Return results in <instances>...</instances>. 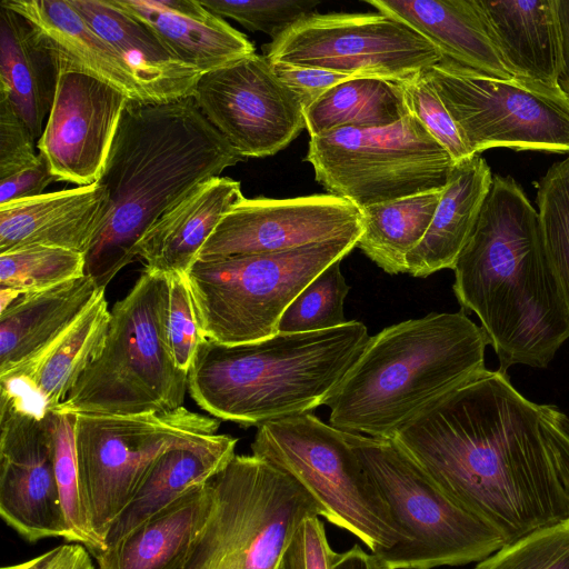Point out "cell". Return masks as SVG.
<instances>
[{
    "mask_svg": "<svg viewBox=\"0 0 569 569\" xmlns=\"http://www.w3.org/2000/svg\"><path fill=\"white\" fill-rule=\"evenodd\" d=\"M337 555L329 545L322 521L313 516L295 531L277 569H331Z\"/></svg>",
    "mask_w": 569,
    "mask_h": 569,
    "instance_id": "7bdbcfd3",
    "label": "cell"
},
{
    "mask_svg": "<svg viewBox=\"0 0 569 569\" xmlns=\"http://www.w3.org/2000/svg\"><path fill=\"white\" fill-rule=\"evenodd\" d=\"M477 1L516 78L563 93L559 87L561 53L553 0Z\"/></svg>",
    "mask_w": 569,
    "mask_h": 569,
    "instance_id": "484cf974",
    "label": "cell"
},
{
    "mask_svg": "<svg viewBox=\"0 0 569 569\" xmlns=\"http://www.w3.org/2000/svg\"><path fill=\"white\" fill-rule=\"evenodd\" d=\"M360 232V209L330 193L243 198L221 219L198 260L287 251Z\"/></svg>",
    "mask_w": 569,
    "mask_h": 569,
    "instance_id": "e0dca14e",
    "label": "cell"
},
{
    "mask_svg": "<svg viewBox=\"0 0 569 569\" xmlns=\"http://www.w3.org/2000/svg\"><path fill=\"white\" fill-rule=\"evenodd\" d=\"M213 505L211 481L136 528L112 548L92 553L98 569H169L191 546Z\"/></svg>",
    "mask_w": 569,
    "mask_h": 569,
    "instance_id": "4dcf8cb0",
    "label": "cell"
},
{
    "mask_svg": "<svg viewBox=\"0 0 569 569\" xmlns=\"http://www.w3.org/2000/svg\"><path fill=\"white\" fill-rule=\"evenodd\" d=\"M536 201L546 250L569 307V156L539 180Z\"/></svg>",
    "mask_w": 569,
    "mask_h": 569,
    "instance_id": "d590c367",
    "label": "cell"
},
{
    "mask_svg": "<svg viewBox=\"0 0 569 569\" xmlns=\"http://www.w3.org/2000/svg\"><path fill=\"white\" fill-rule=\"evenodd\" d=\"M392 439L507 543L569 519V497L546 441L540 405L522 396L505 370L481 369Z\"/></svg>",
    "mask_w": 569,
    "mask_h": 569,
    "instance_id": "6da1fadb",
    "label": "cell"
},
{
    "mask_svg": "<svg viewBox=\"0 0 569 569\" xmlns=\"http://www.w3.org/2000/svg\"><path fill=\"white\" fill-rule=\"evenodd\" d=\"M243 198L240 182L231 178L200 182L146 231L136 258L146 270L186 276L221 219Z\"/></svg>",
    "mask_w": 569,
    "mask_h": 569,
    "instance_id": "7402d4cb",
    "label": "cell"
},
{
    "mask_svg": "<svg viewBox=\"0 0 569 569\" xmlns=\"http://www.w3.org/2000/svg\"><path fill=\"white\" fill-rule=\"evenodd\" d=\"M488 343L463 310L431 312L369 338L326 406L332 427L392 439L436 400L485 367Z\"/></svg>",
    "mask_w": 569,
    "mask_h": 569,
    "instance_id": "277c9868",
    "label": "cell"
},
{
    "mask_svg": "<svg viewBox=\"0 0 569 569\" xmlns=\"http://www.w3.org/2000/svg\"><path fill=\"white\" fill-rule=\"evenodd\" d=\"M52 181L57 180L40 153L37 164L0 180V206L40 196Z\"/></svg>",
    "mask_w": 569,
    "mask_h": 569,
    "instance_id": "bcb514c9",
    "label": "cell"
},
{
    "mask_svg": "<svg viewBox=\"0 0 569 569\" xmlns=\"http://www.w3.org/2000/svg\"><path fill=\"white\" fill-rule=\"evenodd\" d=\"M420 33L443 58L489 76L518 80L506 63L477 0H367Z\"/></svg>",
    "mask_w": 569,
    "mask_h": 569,
    "instance_id": "cb8c5ba5",
    "label": "cell"
},
{
    "mask_svg": "<svg viewBox=\"0 0 569 569\" xmlns=\"http://www.w3.org/2000/svg\"><path fill=\"white\" fill-rule=\"evenodd\" d=\"M0 6L20 13L36 28L52 51L59 71L88 73L117 88L129 100L147 102L124 61L70 0H2Z\"/></svg>",
    "mask_w": 569,
    "mask_h": 569,
    "instance_id": "d4e9b609",
    "label": "cell"
},
{
    "mask_svg": "<svg viewBox=\"0 0 569 569\" xmlns=\"http://www.w3.org/2000/svg\"><path fill=\"white\" fill-rule=\"evenodd\" d=\"M53 416L0 406V516L26 541H71L54 471Z\"/></svg>",
    "mask_w": 569,
    "mask_h": 569,
    "instance_id": "2e32d148",
    "label": "cell"
},
{
    "mask_svg": "<svg viewBox=\"0 0 569 569\" xmlns=\"http://www.w3.org/2000/svg\"><path fill=\"white\" fill-rule=\"evenodd\" d=\"M128 97L88 73L59 71L54 101L37 149L57 181L97 182Z\"/></svg>",
    "mask_w": 569,
    "mask_h": 569,
    "instance_id": "ac0fdd59",
    "label": "cell"
},
{
    "mask_svg": "<svg viewBox=\"0 0 569 569\" xmlns=\"http://www.w3.org/2000/svg\"><path fill=\"white\" fill-rule=\"evenodd\" d=\"M84 254L62 248L27 246L0 253V288L21 297L83 277Z\"/></svg>",
    "mask_w": 569,
    "mask_h": 569,
    "instance_id": "836d02e7",
    "label": "cell"
},
{
    "mask_svg": "<svg viewBox=\"0 0 569 569\" xmlns=\"http://www.w3.org/2000/svg\"><path fill=\"white\" fill-rule=\"evenodd\" d=\"M452 270L453 292L479 318L499 369L546 368L569 338V307L538 211L511 177L493 176Z\"/></svg>",
    "mask_w": 569,
    "mask_h": 569,
    "instance_id": "7a4b0ae2",
    "label": "cell"
},
{
    "mask_svg": "<svg viewBox=\"0 0 569 569\" xmlns=\"http://www.w3.org/2000/svg\"><path fill=\"white\" fill-rule=\"evenodd\" d=\"M36 142L10 102L0 98V180L39 162Z\"/></svg>",
    "mask_w": 569,
    "mask_h": 569,
    "instance_id": "b9f144b4",
    "label": "cell"
},
{
    "mask_svg": "<svg viewBox=\"0 0 569 569\" xmlns=\"http://www.w3.org/2000/svg\"><path fill=\"white\" fill-rule=\"evenodd\" d=\"M475 569H569V519L503 545Z\"/></svg>",
    "mask_w": 569,
    "mask_h": 569,
    "instance_id": "74e56055",
    "label": "cell"
},
{
    "mask_svg": "<svg viewBox=\"0 0 569 569\" xmlns=\"http://www.w3.org/2000/svg\"><path fill=\"white\" fill-rule=\"evenodd\" d=\"M217 418L179 407L137 415L77 413L74 443L90 528L103 537L156 460L176 448L204 449L233 437L217 433ZM103 550V549H102Z\"/></svg>",
    "mask_w": 569,
    "mask_h": 569,
    "instance_id": "30bf717a",
    "label": "cell"
},
{
    "mask_svg": "<svg viewBox=\"0 0 569 569\" xmlns=\"http://www.w3.org/2000/svg\"><path fill=\"white\" fill-rule=\"evenodd\" d=\"M336 261L320 272L287 307L278 332L301 333L327 330L347 322L345 299L350 290Z\"/></svg>",
    "mask_w": 569,
    "mask_h": 569,
    "instance_id": "e575fe53",
    "label": "cell"
},
{
    "mask_svg": "<svg viewBox=\"0 0 569 569\" xmlns=\"http://www.w3.org/2000/svg\"><path fill=\"white\" fill-rule=\"evenodd\" d=\"M271 64L279 79L298 97L303 109L311 106L335 86L356 78L315 67L283 62Z\"/></svg>",
    "mask_w": 569,
    "mask_h": 569,
    "instance_id": "ee69618b",
    "label": "cell"
},
{
    "mask_svg": "<svg viewBox=\"0 0 569 569\" xmlns=\"http://www.w3.org/2000/svg\"><path fill=\"white\" fill-rule=\"evenodd\" d=\"M492 179L488 163L479 154L453 164L425 237L407 257V273L426 278L443 269H453L478 220Z\"/></svg>",
    "mask_w": 569,
    "mask_h": 569,
    "instance_id": "83f0119b",
    "label": "cell"
},
{
    "mask_svg": "<svg viewBox=\"0 0 569 569\" xmlns=\"http://www.w3.org/2000/svg\"><path fill=\"white\" fill-rule=\"evenodd\" d=\"M89 26L124 61L147 102L192 97L200 73L180 61L142 21L111 0H70Z\"/></svg>",
    "mask_w": 569,
    "mask_h": 569,
    "instance_id": "44dd1931",
    "label": "cell"
},
{
    "mask_svg": "<svg viewBox=\"0 0 569 569\" xmlns=\"http://www.w3.org/2000/svg\"><path fill=\"white\" fill-rule=\"evenodd\" d=\"M331 569H387L373 552L365 551L355 545L345 552L338 553Z\"/></svg>",
    "mask_w": 569,
    "mask_h": 569,
    "instance_id": "681fc988",
    "label": "cell"
},
{
    "mask_svg": "<svg viewBox=\"0 0 569 569\" xmlns=\"http://www.w3.org/2000/svg\"><path fill=\"white\" fill-rule=\"evenodd\" d=\"M211 12L230 18L250 31L263 32L274 40L297 21L313 12L317 1L299 0H202Z\"/></svg>",
    "mask_w": 569,
    "mask_h": 569,
    "instance_id": "f35d334b",
    "label": "cell"
},
{
    "mask_svg": "<svg viewBox=\"0 0 569 569\" xmlns=\"http://www.w3.org/2000/svg\"><path fill=\"white\" fill-rule=\"evenodd\" d=\"M167 332L176 366L188 372L199 347L207 340L197 316L187 274H169Z\"/></svg>",
    "mask_w": 569,
    "mask_h": 569,
    "instance_id": "60d3db41",
    "label": "cell"
},
{
    "mask_svg": "<svg viewBox=\"0 0 569 569\" xmlns=\"http://www.w3.org/2000/svg\"><path fill=\"white\" fill-rule=\"evenodd\" d=\"M443 189L359 208L357 247L389 274L407 273V257L425 237Z\"/></svg>",
    "mask_w": 569,
    "mask_h": 569,
    "instance_id": "d6a6232c",
    "label": "cell"
},
{
    "mask_svg": "<svg viewBox=\"0 0 569 569\" xmlns=\"http://www.w3.org/2000/svg\"><path fill=\"white\" fill-rule=\"evenodd\" d=\"M98 288L87 274L22 296L0 312V376L60 336L91 303Z\"/></svg>",
    "mask_w": 569,
    "mask_h": 569,
    "instance_id": "f546056e",
    "label": "cell"
},
{
    "mask_svg": "<svg viewBox=\"0 0 569 569\" xmlns=\"http://www.w3.org/2000/svg\"><path fill=\"white\" fill-rule=\"evenodd\" d=\"M53 412L54 471L70 542L86 546L92 555L103 548L90 528L80 491L74 443L76 415Z\"/></svg>",
    "mask_w": 569,
    "mask_h": 569,
    "instance_id": "8d00e7d4",
    "label": "cell"
},
{
    "mask_svg": "<svg viewBox=\"0 0 569 569\" xmlns=\"http://www.w3.org/2000/svg\"><path fill=\"white\" fill-rule=\"evenodd\" d=\"M108 191L98 181L0 206V253L47 246L86 254L104 226Z\"/></svg>",
    "mask_w": 569,
    "mask_h": 569,
    "instance_id": "ffe728a7",
    "label": "cell"
},
{
    "mask_svg": "<svg viewBox=\"0 0 569 569\" xmlns=\"http://www.w3.org/2000/svg\"><path fill=\"white\" fill-rule=\"evenodd\" d=\"M104 290L52 342L0 376V406L44 417L64 401L104 346L110 322Z\"/></svg>",
    "mask_w": 569,
    "mask_h": 569,
    "instance_id": "d6986e66",
    "label": "cell"
},
{
    "mask_svg": "<svg viewBox=\"0 0 569 569\" xmlns=\"http://www.w3.org/2000/svg\"><path fill=\"white\" fill-rule=\"evenodd\" d=\"M1 569H97L89 549L78 542L59 545L32 559Z\"/></svg>",
    "mask_w": 569,
    "mask_h": 569,
    "instance_id": "7dc6e473",
    "label": "cell"
},
{
    "mask_svg": "<svg viewBox=\"0 0 569 569\" xmlns=\"http://www.w3.org/2000/svg\"><path fill=\"white\" fill-rule=\"evenodd\" d=\"M472 156L507 147L569 153V99L443 58L423 71Z\"/></svg>",
    "mask_w": 569,
    "mask_h": 569,
    "instance_id": "4fadbf2b",
    "label": "cell"
},
{
    "mask_svg": "<svg viewBox=\"0 0 569 569\" xmlns=\"http://www.w3.org/2000/svg\"><path fill=\"white\" fill-rule=\"evenodd\" d=\"M369 338L351 320L234 346L207 339L188 371V391L209 415L246 428L307 413L327 403Z\"/></svg>",
    "mask_w": 569,
    "mask_h": 569,
    "instance_id": "5b68a950",
    "label": "cell"
},
{
    "mask_svg": "<svg viewBox=\"0 0 569 569\" xmlns=\"http://www.w3.org/2000/svg\"><path fill=\"white\" fill-rule=\"evenodd\" d=\"M409 113L415 116L456 162L472 157L451 114L425 72L401 81Z\"/></svg>",
    "mask_w": 569,
    "mask_h": 569,
    "instance_id": "ab89813d",
    "label": "cell"
},
{
    "mask_svg": "<svg viewBox=\"0 0 569 569\" xmlns=\"http://www.w3.org/2000/svg\"><path fill=\"white\" fill-rule=\"evenodd\" d=\"M210 481V516L169 569H277L292 535L311 515L305 492L280 470L247 455H236Z\"/></svg>",
    "mask_w": 569,
    "mask_h": 569,
    "instance_id": "9c48e42d",
    "label": "cell"
},
{
    "mask_svg": "<svg viewBox=\"0 0 569 569\" xmlns=\"http://www.w3.org/2000/svg\"><path fill=\"white\" fill-rule=\"evenodd\" d=\"M241 159L192 97L164 103L128 100L98 180L110 209L84 254V273L106 289L136 259V244L167 210Z\"/></svg>",
    "mask_w": 569,
    "mask_h": 569,
    "instance_id": "3957f363",
    "label": "cell"
},
{
    "mask_svg": "<svg viewBox=\"0 0 569 569\" xmlns=\"http://www.w3.org/2000/svg\"><path fill=\"white\" fill-rule=\"evenodd\" d=\"M306 160L328 193L358 208L443 189L455 164L412 114L388 127L310 137Z\"/></svg>",
    "mask_w": 569,
    "mask_h": 569,
    "instance_id": "7c38bea8",
    "label": "cell"
},
{
    "mask_svg": "<svg viewBox=\"0 0 569 569\" xmlns=\"http://www.w3.org/2000/svg\"><path fill=\"white\" fill-rule=\"evenodd\" d=\"M408 114L401 81L370 77L346 80L303 109L310 137L348 127H388Z\"/></svg>",
    "mask_w": 569,
    "mask_h": 569,
    "instance_id": "1f68e13d",
    "label": "cell"
},
{
    "mask_svg": "<svg viewBox=\"0 0 569 569\" xmlns=\"http://www.w3.org/2000/svg\"><path fill=\"white\" fill-rule=\"evenodd\" d=\"M271 62L403 81L443 59L406 23L378 12L310 13L264 47Z\"/></svg>",
    "mask_w": 569,
    "mask_h": 569,
    "instance_id": "5bb4252c",
    "label": "cell"
},
{
    "mask_svg": "<svg viewBox=\"0 0 569 569\" xmlns=\"http://www.w3.org/2000/svg\"><path fill=\"white\" fill-rule=\"evenodd\" d=\"M59 67L36 28L0 6V98L10 102L33 139H40L57 91Z\"/></svg>",
    "mask_w": 569,
    "mask_h": 569,
    "instance_id": "4316f807",
    "label": "cell"
},
{
    "mask_svg": "<svg viewBox=\"0 0 569 569\" xmlns=\"http://www.w3.org/2000/svg\"><path fill=\"white\" fill-rule=\"evenodd\" d=\"M540 408L546 441L569 497V418L555 406L540 405Z\"/></svg>",
    "mask_w": 569,
    "mask_h": 569,
    "instance_id": "f6af8a7d",
    "label": "cell"
},
{
    "mask_svg": "<svg viewBox=\"0 0 569 569\" xmlns=\"http://www.w3.org/2000/svg\"><path fill=\"white\" fill-rule=\"evenodd\" d=\"M169 277L144 270L110 311L100 355L54 410L137 415L182 407L188 372L174 363L167 332Z\"/></svg>",
    "mask_w": 569,
    "mask_h": 569,
    "instance_id": "8992f818",
    "label": "cell"
},
{
    "mask_svg": "<svg viewBox=\"0 0 569 569\" xmlns=\"http://www.w3.org/2000/svg\"><path fill=\"white\" fill-rule=\"evenodd\" d=\"M560 37L561 70L559 87L569 99V0H553Z\"/></svg>",
    "mask_w": 569,
    "mask_h": 569,
    "instance_id": "c3c4849f",
    "label": "cell"
},
{
    "mask_svg": "<svg viewBox=\"0 0 569 569\" xmlns=\"http://www.w3.org/2000/svg\"><path fill=\"white\" fill-rule=\"evenodd\" d=\"M144 22L183 63L200 74L254 52V46L198 0H111Z\"/></svg>",
    "mask_w": 569,
    "mask_h": 569,
    "instance_id": "603a6c76",
    "label": "cell"
},
{
    "mask_svg": "<svg viewBox=\"0 0 569 569\" xmlns=\"http://www.w3.org/2000/svg\"><path fill=\"white\" fill-rule=\"evenodd\" d=\"M343 432L401 533L399 543L375 553L387 569L479 562L507 543L445 493L393 439Z\"/></svg>",
    "mask_w": 569,
    "mask_h": 569,
    "instance_id": "52a82bcc",
    "label": "cell"
},
{
    "mask_svg": "<svg viewBox=\"0 0 569 569\" xmlns=\"http://www.w3.org/2000/svg\"><path fill=\"white\" fill-rule=\"evenodd\" d=\"M361 233L280 252L197 260L187 280L203 336L226 346L274 336L291 301L349 254Z\"/></svg>",
    "mask_w": 569,
    "mask_h": 569,
    "instance_id": "ba28073f",
    "label": "cell"
},
{
    "mask_svg": "<svg viewBox=\"0 0 569 569\" xmlns=\"http://www.w3.org/2000/svg\"><path fill=\"white\" fill-rule=\"evenodd\" d=\"M192 98L241 158L272 156L306 128L300 100L257 53L201 74Z\"/></svg>",
    "mask_w": 569,
    "mask_h": 569,
    "instance_id": "9a60e30c",
    "label": "cell"
},
{
    "mask_svg": "<svg viewBox=\"0 0 569 569\" xmlns=\"http://www.w3.org/2000/svg\"><path fill=\"white\" fill-rule=\"evenodd\" d=\"M238 439L204 449L176 448L161 455L109 526L102 543L112 548L143 522L207 483L236 456Z\"/></svg>",
    "mask_w": 569,
    "mask_h": 569,
    "instance_id": "f1b7e54d",
    "label": "cell"
},
{
    "mask_svg": "<svg viewBox=\"0 0 569 569\" xmlns=\"http://www.w3.org/2000/svg\"><path fill=\"white\" fill-rule=\"evenodd\" d=\"M252 455L292 476L317 501L321 517L357 537L373 553L401 533L345 432L310 412L258 427Z\"/></svg>",
    "mask_w": 569,
    "mask_h": 569,
    "instance_id": "8fae6325",
    "label": "cell"
}]
</instances>
